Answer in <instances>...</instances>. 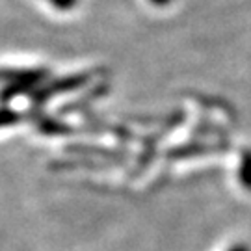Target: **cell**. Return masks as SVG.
Segmentation results:
<instances>
[{"label":"cell","instance_id":"cell-1","mask_svg":"<svg viewBox=\"0 0 251 251\" xmlns=\"http://www.w3.org/2000/svg\"><path fill=\"white\" fill-rule=\"evenodd\" d=\"M238 179L244 190L251 192V151L244 149L240 154V166H238Z\"/></svg>","mask_w":251,"mask_h":251},{"label":"cell","instance_id":"cell-2","mask_svg":"<svg viewBox=\"0 0 251 251\" xmlns=\"http://www.w3.org/2000/svg\"><path fill=\"white\" fill-rule=\"evenodd\" d=\"M17 119V116L13 114V112H9V110H0V126L6 125V123H13Z\"/></svg>","mask_w":251,"mask_h":251},{"label":"cell","instance_id":"cell-3","mask_svg":"<svg viewBox=\"0 0 251 251\" xmlns=\"http://www.w3.org/2000/svg\"><path fill=\"white\" fill-rule=\"evenodd\" d=\"M58 9H71L76 0H50Z\"/></svg>","mask_w":251,"mask_h":251},{"label":"cell","instance_id":"cell-4","mask_svg":"<svg viewBox=\"0 0 251 251\" xmlns=\"http://www.w3.org/2000/svg\"><path fill=\"white\" fill-rule=\"evenodd\" d=\"M229 251H251L250 246H246V244H236L234 248H231Z\"/></svg>","mask_w":251,"mask_h":251},{"label":"cell","instance_id":"cell-5","mask_svg":"<svg viewBox=\"0 0 251 251\" xmlns=\"http://www.w3.org/2000/svg\"><path fill=\"white\" fill-rule=\"evenodd\" d=\"M152 4H158V6H164V4H168L170 0H151Z\"/></svg>","mask_w":251,"mask_h":251}]
</instances>
